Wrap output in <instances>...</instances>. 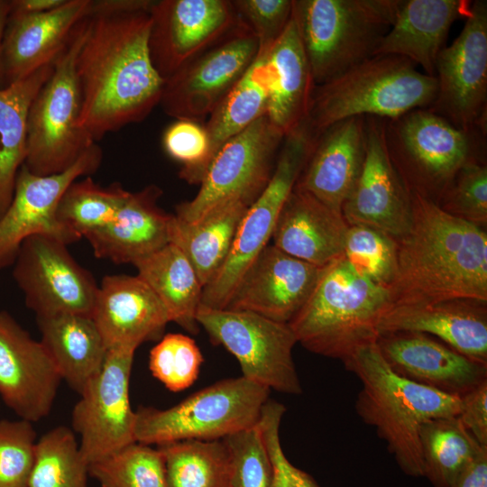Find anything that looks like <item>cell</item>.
I'll return each instance as SVG.
<instances>
[{"mask_svg": "<svg viewBox=\"0 0 487 487\" xmlns=\"http://www.w3.org/2000/svg\"><path fill=\"white\" fill-rule=\"evenodd\" d=\"M91 4L92 0H65L41 14H9L1 49L4 86L52 64L90 14Z\"/></svg>", "mask_w": 487, "mask_h": 487, "instance_id": "603a6c76", "label": "cell"}, {"mask_svg": "<svg viewBox=\"0 0 487 487\" xmlns=\"http://www.w3.org/2000/svg\"><path fill=\"white\" fill-rule=\"evenodd\" d=\"M87 17L80 22L65 49L54 60L51 76L29 110L23 165L38 176L68 170L97 143L79 124L81 95L76 60L85 37Z\"/></svg>", "mask_w": 487, "mask_h": 487, "instance_id": "ba28073f", "label": "cell"}, {"mask_svg": "<svg viewBox=\"0 0 487 487\" xmlns=\"http://www.w3.org/2000/svg\"><path fill=\"white\" fill-rule=\"evenodd\" d=\"M343 363L362 383L354 404L358 416L376 429L406 475L423 477L420 427L432 418L457 417L461 399L398 375L376 343L358 349Z\"/></svg>", "mask_w": 487, "mask_h": 487, "instance_id": "3957f363", "label": "cell"}, {"mask_svg": "<svg viewBox=\"0 0 487 487\" xmlns=\"http://www.w3.org/2000/svg\"><path fill=\"white\" fill-rule=\"evenodd\" d=\"M93 318L108 349L136 350L161 338L170 317L166 308L139 277L107 275L96 298Z\"/></svg>", "mask_w": 487, "mask_h": 487, "instance_id": "cb8c5ba5", "label": "cell"}, {"mask_svg": "<svg viewBox=\"0 0 487 487\" xmlns=\"http://www.w3.org/2000/svg\"><path fill=\"white\" fill-rule=\"evenodd\" d=\"M60 374L41 341L0 311V397L20 418L35 422L54 403Z\"/></svg>", "mask_w": 487, "mask_h": 487, "instance_id": "ffe728a7", "label": "cell"}, {"mask_svg": "<svg viewBox=\"0 0 487 487\" xmlns=\"http://www.w3.org/2000/svg\"><path fill=\"white\" fill-rule=\"evenodd\" d=\"M436 96L428 107L464 130L485 133L487 100V2L473 1L457 38L436 63Z\"/></svg>", "mask_w": 487, "mask_h": 487, "instance_id": "4fadbf2b", "label": "cell"}, {"mask_svg": "<svg viewBox=\"0 0 487 487\" xmlns=\"http://www.w3.org/2000/svg\"><path fill=\"white\" fill-rule=\"evenodd\" d=\"M348 224L335 211L294 186L271 235L273 245L317 267L344 255Z\"/></svg>", "mask_w": 487, "mask_h": 487, "instance_id": "4316f807", "label": "cell"}, {"mask_svg": "<svg viewBox=\"0 0 487 487\" xmlns=\"http://www.w3.org/2000/svg\"><path fill=\"white\" fill-rule=\"evenodd\" d=\"M102 487H167L158 448L134 442L88 465Z\"/></svg>", "mask_w": 487, "mask_h": 487, "instance_id": "ab89813d", "label": "cell"}, {"mask_svg": "<svg viewBox=\"0 0 487 487\" xmlns=\"http://www.w3.org/2000/svg\"><path fill=\"white\" fill-rule=\"evenodd\" d=\"M342 215L349 225H367L396 241L409 229L410 195L390 157L383 119L366 116L364 158Z\"/></svg>", "mask_w": 487, "mask_h": 487, "instance_id": "d6986e66", "label": "cell"}, {"mask_svg": "<svg viewBox=\"0 0 487 487\" xmlns=\"http://www.w3.org/2000/svg\"><path fill=\"white\" fill-rule=\"evenodd\" d=\"M134 350L108 349L100 372L79 394L72 411V427L89 465L135 441V411L129 384Z\"/></svg>", "mask_w": 487, "mask_h": 487, "instance_id": "2e32d148", "label": "cell"}, {"mask_svg": "<svg viewBox=\"0 0 487 487\" xmlns=\"http://www.w3.org/2000/svg\"><path fill=\"white\" fill-rule=\"evenodd\" d=\"M223 441L230 457L231 487H270L271 464L258 423Z\"/></svg>", "mask_w": 487, "mask_h": 487, "instance_id": "7bdbcfd3", "label": "cell"}, {"mask_svg": "<svg viewBox=\"0 0 487 487\" xmlns=\"http://www.w3.org/2000/svg\"><path fill=\"white\" fill-rule=\"evenodd\" d=\"M451 487H487V446L462 470Z\"/></svg>", "mask_w": 487, "mask_h": 487, "instance_id": "f907efd6", "label": "cell"}, {"mask_svg": "<svg viewBox=\"0 0 487 487\" xmlns=\"http://www.w3.org/2000/svg\"><path fill=\"white\" fill-rule=\"evenodd\" d=\"M344 257L360 274L389 288L397 273V241L375 228L348 225Z\"/></svg>", "mask_w": 487, "mask_h": 487, "instance_id": "60d3db41", "label": "cell"}, {"mask_svg": "<svg viewBox=\"0 0 487 487\" xmlns=\"http://www.w3.org/2000/svg\"><path fill=\"white\" fill-rule=\"evenodd\" d=\"M480 130H464L428 108L384 120L386 146L409 192L439 198L459 170L476 160ZM485 134V133H483Z\"/></svg>", "mask_w": 487, "mask_h": 487, "instance_id": "9c48e42d", "label": "cell"}, {"mask_svg": "<svg viewBox=\"0 0 487 487\" xmlns=\"http://www.w3.org/2000/svg\"><path fill=\"white\" fill-rule=\"evenodd\" d=\"M366 116L339 121L316 138L295 187L341 212L361 170Z\"/></svg>", "mask_w": 487, "mask_h": 487, "instance_id": "d4e9b609", "label": "cell"}, {"mask_svg": "<svg viewBox=\"0 0 487 487\" xmlns=\"http://www.w3.org/2000/svg\"><path fill=\"white\" fill-rule=\"evenodd\" d=\"M259 41L242 21L225 40L164 79L160 106L177 120L208 116L256 59Z\"/></svg>", "mask_w": 487, "mask_h": 487, "instance_id": "5bb4252c", "label": "cell"}, {"mask_svg": "<svg viewBox=\"0 0 487 487\" xmlns=\"http://www.w3.org/2000/svg\"><path fill=\"white\" fill-rule=\"evenodd\" d=\"M41 342L61 380L78 394L100 372L107 348L91 317L55 314L36 317Z\"/></svg>", "mask_w": 487, "mask_h": 487, "instance_id": "4dcf8cb0", "label": "cell"}, {"mask_svg": "<svg viewBox=\"0 0 487 487\" xmlns=\"http://www.w3.org/2000/svg\"><path fill=\"white\" fill-rule=\"evenodd\" d=\"M423 477L434 487H451L483 447L455 416L425 422L419 431Z\"/></svg>", "mask_w": 487, "mask_h": 487, "instance_id": "d590c367", "label": "cell"}, {"mask_svg": "<svg viewBox=\"0 0 487 487\" xmlns=\"http://www.w3.org/2000/svg\"><path fill=\"white\" fill-rule=\"evenodd\" d=\"M316 138L306 122L284 137L271 179L244 216L225 262L203 288L201 306L226 307L239 280L271 239L281 207Z\"/></svg>", "mask_w": 487, "mask_h": 487, "instance_id": "30bf717a", "label": "cell"}, {"mask_svg": "<svg viewBox=\"0 0 487 487\" xmlns=\"http://www.w3.org/2000/svg\"><path fill=\"white\" fill-rule=\"evenodd\" d=\"M378 331L379 335L393 332L427 334L473 360L487 363L485 303L451 300L391 304L380 319Z\"/></svg>", "mask_w": 487, "mask_h": 487, "instance_id": "484cf974", "label": "cell"}, {"mask_svg": "<svg viewBox=\"0 0 487 487\" xmlns=\"http://www.w3.org/2000/svg\"><path fill=\"white\" fill-rule=\"evenodd\" d=\"M101 148L95 143L68 170L47 176L19 170L13 198L0 217V269L13 265L22 244L35 234L53 237L69 245L80 240L57 219L59 202L71 183L99 168Z\"/></svg>", "mask_w": 487, "mask_h": 487, "instance_id": "e0dca14e", "label": "cell"}, {"mask_svg": "<svg viewBox=\"0 0 487 487\" xmlns=\"http://www.w3.org/2000/svg\"><path fill=\"white\" fill-rule=\"evenodd\" d=\"M286 408L268 400L258 422L271 464L270 487H319L308 473L293 465L286 457L280 438V427Z\"/></svg>", "mask_w": 487, "mask_h": 487, "instance_id": "7dc6e473", "label": "cell"}, {"mask_svg": "<svg viewBox=\"0 0 487 487\" xmlns=\"http://www.w3.org/2000/svg\"><path fill=\"white\" fill-rule=\"evenodd\" d=\"M284 137L266 115L256 119L218 150L198 194L177 206L174 215L194 222L229 200L239 199L251 206L271 179Z\"/></svg>", "mask_w": 487, "mask_h": 487, "instance_id": "7c38bea8", "label": "cell"}, {"mask_svg": "<svg viewBox=\"0 0 487 487\" xmlns=\"http://www.w3.org/2000/svg\"><path fill=\"white\" fill-rule=\"evenodd\" d=\"M133 265L166 308L170 321L197 334L203 286L184 253L169 243Z\"/></svg>", "mask_w": 487, "mask_h": 487, "instance_id": "d6a6232c", "label": "cell"}, {"mask_svg": "<svg viewBox=\"0 0 487 487\" xmlns=\"http://www.w3.org/2000/svg\"><path fill=\"white\" fill-rule=\"evenodd\" d=\"M167 487H231L228 450L222 440H183L157 446Z\"/></svg>", "mask_w": 487, "mask_h": 487, "instance_id": "8d00e7d4", "label": "cell"}, {"mask_svg": "<svg viewBox=\"0 0 487 487\" xmlns=\"http://www.w3.org/2000/svg\"><path fill=\"white\" fill-rule=\"evenodd\" d=\"M36 441L32 422L0 419V487H29Z\"/></svg>", "mask_w": 487, "mask_h": 487, "instance_id": "ee69618b", "label": "cell"}, {"mask_svg": "<svg viewBox=\"0 0 487 487\" xmlns=\"http://www.w3.org/2000/svg\"><path fill=\"white\" fill-rule=\"evenodd\" d=\"M203 363L194 339L183 334H167L150 352L152 375L171 391H181L197 380Z\"/></svg>", "mask_w": 487, "mask_h": 487, "instance_id": "b9f144b4", "label": "cell"}, {"mask_svg": "<svg viewBox=\"0 0 487 487\" xmlns=\"http://www.w3.org/2000/svg\"><path fill=\"white\" fill-rule=\"evenodd\" d=\"M264 65L266 115L286 136L306 122L316 86L292 14L282 34L264 51Z\"/></svg>", "mask_w": 487, "mask_h": 487, "instance_id": "f546056e", "label": "cell"}, {"mask_svg": "<svg viewBox=\"0 0 487 487\" xmlns=\"http://www.w3.org/2000/svg\"><path fill=\"white\" fill-rule=\"evenodd\" d=\"M437 90L436 77L396 55H374L339 76L316 85L308 118L317 136L330 125L354 116L396 119L428 108Z\"/></svg>", "mask_w": 487, "mask_h": 487, "instance_id": "5b68a950", "label": "cell"}, {"mask_svg": "<svg viewBox=\"0 0 487 487\" xmlns=\"http://www.w3.org/2000/svg\"><path fill=\"white\" fill-rule=\"evenodd\" d=\"M53 70V63L0 88V217L14 195L16 178L27 152L31 105Z\"/></svg>", "mask_w": 487, "mask_h": 487, "instance_id": "836d02e7", "label": "cell"}, {"mask_svg": "<svg viewBox=\"0 0 487 487\" xmlns=\"http://www.w3.org/2000/svg\"><path fill=\"white\" fill-rule=\"evenodd\" d=\"M11 4L7 0H0V88L4 87V80L2 74L1 67V49H2V41L7 23V19L10 14Z\"/></svg>", "mask_w": 487, "mask_h": 487, "instance_id": "f5cc1de1", "label": "cell"}, {"mask_svg": "<svg viewBox=\"0 0 487 487\" xmlns=\"http://www.w3.org/2000/svg\"><path fill=\"white\" fill-rule=\"evenodd\" d=\"M65 0H11L10 14H36L53 10Z\"/></svg>", "mask_w": 487, "mask_h": 487, "instance_id": "816d5d0a", "label": "cell"}, {"mask_svg": "<svg viewBox=\"0 0 487 487\" xmlns=\"http://www.w3.org/2000/svg\"><path fill=\"white\" fill-rule=\"evenodd\" d=\"M457 418L482 446H487V381L464 394Z\"/></svg>", "mask_w": 487, "mask_h": 487, "instance_id": "681fc988", "label": "cell"}, {"mask_svg": "<svg viewBox=\"0 0 487 487\" xmlns=\"http://www.w3.org/2000/svg\"><path fill=\"white\" fill-rule=\"evenodd\" d=\"M249 204L233 199L211 209L198 220L186 222L171 214L169 243L188 258L203 288L226 260Z\"/></svg>", "mask_w": 487, "mask_h": 487, "instance_id": "1f68e13d", "label": "cell"}, {"mask_svg": "<svg viewBox=\"0 0 487 487\" xmlns=\"http://www.w3.org/2000/svg\"><path fill=\"white\" fill-rule=\"evenodd\" d=\"M166 152L182 164L179 177L200 184L211 162L210 144L205 126L191 120H176L162 138Z\"/></svg>", "mask_w": 487, "mask_h": 487, "instance_id": "f6af8a7d", "label": "cell"}, {"mask_svg": "<svg viewBox=\"0 0 487 487\" xmlns=\"http://www.w3.org/2000/svg\"><path fill=\"white\" fill-rule=\"evenodd\" d=\"M471 4L467 0H402L374 55L403 57L435 77L449 30L457 19L468 16Z\"/></svg>", "mask_w": 487, "mask_h": 487, "instance_id": "f1b7e54d", "label": "cell"}, {"mask_svg": "<svg viewBox=\"0 0 487 487\" xmlns=\"http://www.w3.org/2000/svg\"><path fill=\"white\" fill-rule=\"evenodd\" d=\"M402 0H292L315 85L372 57Z\"/></svg>", "mask_w": 487, "mask_h": 487, "instance_id": "8992f818", "label": "cell"}, {"mask_svg": "<svg viewBox=\"0 0 487 487\" xmlns=\"http://www.w3.org/2000/svg\"><path fill=\"white\" fill-rule=\"evenodd\" d=\"M391 304L389 289L357 272L343 255L322 268L289 325L307 350L344 363L376 343L380 319Z\"/></svg>", "mask_w": 487, "mask_h": 487, "instance_id": "277c9868", "label": "cell"}, {"mask_svg": "<svg viewBox=\"0 0 487 487\" xmlns=\"http://www.w3.org/2000/svg\"><path fill=\"white\" fill-rule=\"evenodd\" d=\"M376 345L395 373L451 396L461 398L487 381V363L427 334L385 333L379 335Z\"/></svg>", "mask_w": 487, "mask_h": 487, "instance_id": "7402d4cb", "label": "cell"}, {"mask_svg": "<svg viewBox=\"0 0 487 487\" xmlns=\"http://www.w3.org/2000/svg\"><path fill=\"white\" fill-rule=\"evenodd\" d=\"M88 464L71 429L56 427L36 441L29 487H87Z\"/></svg>", "mask_w": 487, "mask_h": 487, "instance_id": "f35d334b", "label": "cell"}, {"mask_svg": "<svg viewBox=\"0 0 487 487\" xmlns=\"http://www.w3.org/2000/svg\"><path fill=\"white\" fill-rule=\"evenodd\" d=\"M150 15V55L163 79L225 40L242 23L228 0H158L153 1Z\"/></svg>", "mask_w": 487, "mask_h": 487, "instance_id": "ac0fdd59", "label": "cell"}, {"mask_svg": "<svg viewBox=\"0 0 487 487\" xmlns=\"http://www.w3.org/2000/svg\"><path fill=\"white\" fill-rule=\"evenodd\" d=\"M322 268L267 245L244 271L225 308L289 324L310 296Z\"/></svg>", "mask_w": 487, "mask_h": 487, "instance_id": "44dd1931", "label": "cell"}, {"mask_svg": "<svg viewBox=\"0 0 487 487\" xmlns=\"http://www.w3.org/2000/svg\"><path fill=\"white\" fill-rule=\"evenodd\" d=\"M240 19L259 41V51H267L287 27L292 14V0H234Z\"/></svg>", "mask_w": 487, "mask_h": 487, "instance_id": "c3c4849f", "label": "cell"}, {"mask_svg": "<svg viewBox=\"0 0 487 487\" xmlns=\"http://www.w3.org/2000/svg\"><path fill=\"white\" fill-rule=\"evenodd\" d=\"M152 3L92 0L76 73L79 124L96 142L142 122L160 104L164 79L149 50Z\"/></svg>", "mask_w": 487, "mask_h": 487, "instance_id": "6da1fadb", "label": "cell"}, {"mask_svg": "<svg viewBox=\"0 0 487 487\" xmlns=\"http://www.w3.org/2000/svg\"><path fill=\"white\" fill-rule=\"evenodd\" d=\"M13 265L14 279L36 317L92 316L98 285L65 244L48 235H32L22 244Z\"/></svg>", "mask_w": 487, "mask_h": 487, "instance_id": "9a60e30c", "label": "cell"}, {"mask_svg": "<svg viewBox=\"0 0 487 487\" xmlns=\"http://www.w3.org/2000/svg\"><path fill=\"white\" fill-rule=\"evenodd\" d=\"M268 100L264 53L259 52L244 76L208 115L205 128L209 139L211 161L228 140L266 115Z\"/></svg>", "mask_w": 487, "mask_h": 487, "instance_id": "e575fe53", "label": "cell"}, {"mask_svg": "<svg viewBox=\"0 0 487 487\" xmlns=\"http://www.w3.org/2000/svg\"><path fill=\"white\" fill-rule=\"evenodd\" d=\"M197 321L213 344L224 346L237 359L244 378L270 391L302 393L292 357L298 342L289 324L250 311L201 305Z\"/></svg>", "mask_w": 487, "mask_h": 487, "instance_id": "8fae6325", "label": "cell"}, {"mask_svg": "<svg viewBox=\"0 0 487 487\" xmlns=\"http://www.w3.org/2000/svg\"><path fill=\"white\" fill-rule=\"evenodd\" d=\"M409 195L411 223L397 240L391 304L486 303V233L418 192Z\"/></svg>", "mask_w": 487, "mask_h": 487, "instance_id": "7a4b0ae2", "label": "cell"}, {"mask_svg": "<svg viewBox=\"0 0 487 487\" xmlns=\"http://www.w3.org/2000/svg\"><path fill=\"white\" fill-rule=\"evenodd\" d=\"M129 192L120 183L103 187L90 177L76 180L59 202L57 219L81 239L112 222Z\"/></svg>", "mask_w": 487, "mask_h": 487, "instance_id": "74e56055", "label": "cell"}, {"mask_svg": "<svg viewBox=\"0 0 487 487\" xmlns=\"http://www.w3.org/2000/svg\"><path fill=\"white\" fill-rule=\"evenodd\" d=\"M270 390L243 376L200 390L165 409L139 407L134 437L161 446L183 440H222L255 426Z\"/></svg>", "mask_w": 487, "mask_h": 487, "instance_id": "52a82bcc", "label": "cell"}, {"mask_svg": "<svg viewBox=\"0 0 487 487\" xmlns=\"http://www.w3.org/2000/svg\"><path fill=\"white\" fill-rule=\"evenodd\" d=\"M161 194L156 185L129 192L114 220L85 236L96 257L133 264L168 244L171 214L158 206Z\"/></svg>", "mask_w": 487, "mask_h": 487, "instance_id": "83f0119b", "label": "cell"}, {"mask_svg": "<svg viewBox=\"0 0 487 487\" xmlns=\"http://www.w3.org/2000/svg\"><path fill=\"white\" fill-rule=\"evenodd\" d=\"M446 212L480 227L487 223V168L473 160L465 163L441 196Z\"/></svg>", "mask_w": 487, "mask_h": 487, "instance_id": "bcb514c9", "label": "cell"}]
</instances>
